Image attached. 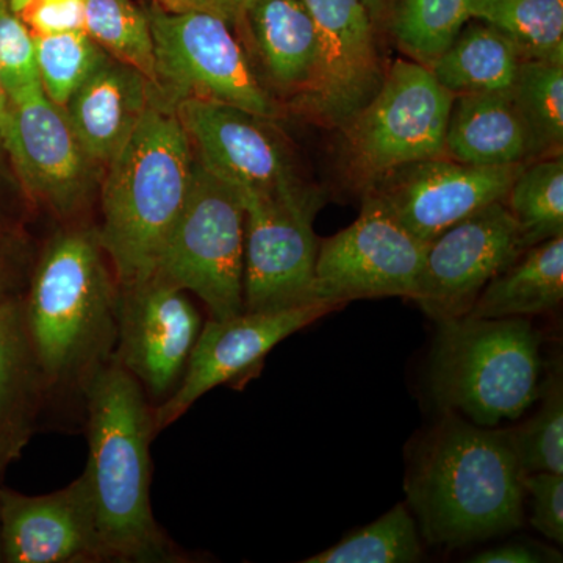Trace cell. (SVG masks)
<instances>
[{
  "label": "cell",
  "instance_id": "cell-1",
  "mask_svg": "<svg viewBox=\"0 0 563 563\" xmlns=\"http://www.w3.org/2000/svg\"><path fill=\"white\" fill-rule=\"evenodd\" d=\"M525 476L509 432L446 410L415 451L407 499L429 543L465 547L521 528Z\"/></svg>",
  "mask_w": 563,
  "mask_h": 563
},
{
  "label": "cell",
  "instance_id": "cell-2",
  "mask_svg": "<svg viewBox=\"0 0 563 563\" xmlns=\"http://www.w3.org/2000/svg\"><path fill=\"white\" fill-rule=\"evenodd\" d=\"M87 401L84 476L106 562H177L151 506L154 417L146 391L117 357L92 376Z\"/></svg>",
  "mask_w": 563,
  "mask_h": 563
},
{
  "label": "cell",
  "instance_id": "cell-3",
  "mask_svg": "<svg viewBox=\"0 0 563 563\" xmlns=\"http://www.w3.org/2000/svg\"><path fill=\"white\" fill-rule=\"evenodd\" d=\"M96 231L62 232L44 251L24 307L49 391L80 390L117 355L120 285Z\"/></svg>",
  "mask_w": 563,
  "mask_h": 563
},
{
  "label": "cell",
  "instance_id": "cell-4",
  "mask_svg": "<svg viewBox=\"0 0 563 563\" xmlns=\"http://www.w3.org/2000/svg\"><path fill=\"white\" fill-rule=\"evenodd\" d=\"M191 143L174 103L155 90L135 131L111 158L96 231L120 287L151 279L190 190Z\"/></svg>",
  "mask_w": 563,
  "mask_h": 563
},
{
  "label": "cell",
  "instance_id": "cell-5",
  "mask_svg": "<svg viewBox=\"0 0 563 563\" xmlns=\"http://www.w3.org/2000/svg\"><path fill=\"white\" fill-rule=\"evenodd\" d=\"M431 390L443 409L493 428L517 420L540 396V335L523 317L440 322Z\"/></svg>",
  "mask_w": 563,
  "mask_h": 563
},
{
  "label": "cell",
  "instance_id": "cell-6",
  "mask_svg": "<svg viewBox=\"0 0 563 563\" xmlns=\"http://www.w3.org/2000/svg\"><path fill=\"white\" fill-rule=\"evenodd\" d=\"M244 231L240 191L192 162L190 190L151 277L198 296L211 320L244 312Z\"/></svg>",
  "mask_w": 563,
  "mask_h": 563
},
{
  "label": "cell",
  "instance_id": "cell-7",
  "mask_svg": "<svg viewBox=\"0 0 563 563\" xmlns=\"http://www.w3.org/2000/svg\"><path fill=\"white\" fill-rule=\"evenodd\" d=\"M454 98L428 66L393 63L376 95L342 128L351 172L369 188L401 166L446 157Z\"/></svg>",
  "mask_w": 563,
  "mask_h": 563
},
{
  "label": "cell",
  "instance_id": "cell-8",
  "mask_svg": "<svg viewBox=\"0 0 563 563\" xmlns=\"http://www.w3.org/2000/svg\"><path fill=\"white\" fill-rule=\"evenodd\" d=\"M150 16L158 91L172 102L202 99L228 103L255 117L274 118L276 103L262 87L231 22L206 11Z\"/></svg>",
  "mask_w": 563,
  "mask_h": 563
},
{
  "label": "cell",
  "instance_id": "cell-9",
  "mask_svg": "<svg viewBox=\"0 0 563 563\" xmlns=\"http://www.w3.org/2000/svg\"><path fill=\"white\" fill-rule=\"evenodd\" d=\"M246 211L244 312H279L314 301L321 196L306 185L272 192L239 190Z\"/></svg>",
  "mask_w": 563,
  "mask_h": 563
},
{
  "label": "cell",
  "instance_id": "cell-10",
  "mask_svg": "<svg viewBox=\"0 0 563 563\" xmlns=\"http://www.w3.org/2000/svg\"><path fill=\"white\" fill-rule=\"evenodd\" d=\"M428 246L366 190L357 220L318 246L314 301L340 307L362 298L412 299Z\"/></svg>",
  "mask_w": 563,
  "mask_h": 563
},
{
  "label": "cell",
  "instance_id": "cell-11",
  "mask_svg": "<svg viewBox=\"0 0 563 563\" xmlns=\"http://www.w3.org/2000/svg\"><path fill=\"white\" fill-rule=\"evenodd\" d=\"M523 252L506 202L490 203L429 242L412 299L439 324L466 317L485 285Z\"/></svg>",
  "mask_w": 563,
  "mask_h": 563
},
{
  "label": "cell",
  "instance_id": "cell-12",
  "mask_svg": "<svg viewBox=\"0 0 563 563\" xmlns=\"http://www.w3.org/2000/svg\"><path fill=\"white\" fill-rule=\"evenodd\" d=\"M317 32L312 80L295 101L301 113L342 129L385 77L372 18L363 0H302Z\"/></svg>",
  "mask_w": 563,
  "mask_h": 563
},
{
  "label": "cell",
  "instance_id": "cell-13",
  "mask_svg": "<svg viewBox=\"0 0 563 563\" xmlns=\"http://www.w3.org/2000/svg\"><path fill=\"white\" fill-rule=\"evenodd\" d=\"M523 168L429 158L385 174L366 190L377 192L407 231L429 243L476 211L506 201Z\"/></svg>",
  "mask_w": 563,
  "mask_h": 563
},
{
  "label": "cell",
  "instance_id": "cell-14",
  "mask_svg": "<svg viewBox=\"0 0 563 563\" xmlns=\"http://www.w3.org/2000/svg\"><path fill=\"white\" fill-rule=\"evenodd\" d=\"M339 306L309 303L279 312H243L203 325L187 368L172 395L152 410L155 431L168 428L213 388L254 369L291 333L320 320Z\"/></svg>",
  "mask_w": 563,
  "mask_h": 563
},
{
  "label": "cell",
  "instance_id": "cell-15",
  "mask_svg": "<svg viewBox=\"0 0 563 563\" xmlns=\"http://www.w3.org/2000/svg\"><path fill=\"white\" fill-rule=\"evenodd\" d=\"M0 141L35 198L66 217L80 209L90 161L65 109L44 95L41 84L7 96Z\"/></svg>",
  "mask_w": 563,
  "mask_h": 563
},
{
  "label": "cell",
  "instance_id": "cell-16",
  "mask_svg": "<svg viewBox=\"0 0 563 563\" xmlns=\"http://www.w3.org/2000/svg\"><path fill=\"white\" fill-rule=\"evenodd\" d=\"M199 332L201 317L187 291L154 277L120 287L114 357L151 396L172 395Z\"/></svg>",
  "mask_w": 563,
  "mask_h": 563
},
{
  "label": "cell",
  "instance_id": "cell-17",
  "mask_svg": "<svg viewBox=\"0 0 563 563\" xmlns=\"http://www.w3.org/2000/svg\"><path fill=\"white\" fill-rule=\"evenodd\" d=\"M173 103L196 161L236 190L272 192L303 185L265 118L202 99Z\"/></svg>",
  "mask_w": 563,
  "mask_h": 563
},
{
  "label": "cell",
  "instance_id": "cell-18",
  "mask_svg": "<svg viewBox=\"0 0 563 563\" xmlns=\"http://www.w3.org/2000/svg\"><path fill=\"white\" fill-rule=\"evenodd\" d=\"M2 562H106L84 476L49 495L0 490Z\"/></svg>",
  "mask_w": 563,
  "mask_h": 563
},
{
  "label": "cell",
  "instance_id": "cell-19",
  "mask_svg": "<svg viewBox=\"0 0 563 563\" xmlns=\"http://www.w3.org/2000/svg\"><path fill=\"white\" fill-rule=\"evenodd\" d=\"M155 90L139 70L107 55L65 107L88 161L109 165L135 131Z\"/></svg>",
  "mask_w": 563,
  "mask_h": 563
},
{
  "label": "cell",
  "instance_id": "cell-20",
  "mask_svg": "<svg viewBox=\"0 0 563 563\" xmlns=\"http://www.w3.org/2000/svg\"><path fill=\"white\" fill-rule=\"evenodd\" d=\"M444 152L453 161L477 166L533 162L531 136L512 90L455 95Z\"/></svg>",
  "mask_w": 563,
  "mask_h": 563
},
{
  "label": "cell",
  "instance_id": "cell-21",
  "mask_svg": "<svg viewBox=\"0 0 563 563\" xmlns=\"http://www.w3.org/2000/svg\"><path fill=\"white\" fill-rule=\"evenodd\" d=\"M44 393H49L16 299L0 302V463L29 442Z\"/></svg>",
  "mask_w": 563,
  "mask_h": 563
},
{
  "label": "cell",
  "instance_id": "cell-22",
  "mask_svg": "<svg viewBox=\"0 0 563 563\" xmlns=\"http://www.w3.org/2000/svg\"><path fill=\"white\" fill-rule=\"evenodd\" d=\"M250 20L258 54L274 87L295 101L312 80L317 32L302 0H252Z\"/></svg>",
  "mask_w": 563,
  "mask_h": 563
},
{
  "label": "cell",
  "instance_id": "cell-23",
  "mask_svg": "<svg viewBox=\"0 0 563 563\" xmlns=\"http://www.w3.org/2000/svg\"><path fill=\"white\" fill-rule=\"evenodd\" d=\"M563 299V235L526 250L493 277L466 317L512 318L551 312Z\"/></svg>",
  "mask_w": 563,
  "mask_h": 563
},
{
  "label": "cell",
  "instance_id": "cell-24",
  "mask_svg": "<svg viewBox=\"0 0 563 563\" xmlns=\"http://www.w3.org/2000/svg\"><path fill=\"white\" fill-rule=\"evenodd\" d=\"M523 60L512 41L483 22L463 27L429 69L454 95L507 91Z\"/></svg>",
  "mask_w": 563,
  "mask_h": 563
},
{
  "label": "cell",
  "instance_id": "cell-25",
  "mask_svg": "<svg viewBox=\"0 0 563 563\" xmlns=\"http://www.w3.org/2000/svg\"><path fill=\"white\" fill-rule=\"evenodd\" d=\"M472 20L503 32L525 60L563 63V0H473Z\"/></svg>",
  "mask_w": 563,
  "mask_h": 563
},
{
  "label": "cell",
  "instance_id": "cell-26",
  "mask_svg": "<svg viewBox=\"0 0 563 563\" xmlns=\"http://www.w3.org/2000/svg\"><path fill=\"white\" fill-rule=\"evenodd\" d=\"M523 250L563 235V157L528 163L506 198Z\"/></svg>",
  "mask_w": 563,
  "mask_h": 563
},
{
  "label": "cell",
  "instance_id": "cell-27",
  "mask_svg": "<svg viewBox=\"0 0 563 563\" xmlns=\"http://www.w3.org/2000/svg\"><path fill=\"white\" fill-rule=\"evenodd\" d=\"M473 0H395L387 29L415 62L431 66L472 20Z\"/></svg>",
  "mask_w": 563,
  "mask_h": 563
},
{
  "label": "cell",
  "instance_id": "cell-28",
  "mask_svg": "<svg viewBox=\"0 0 563 563\" xmlns=\"http://www.w3.org/2000/svg\"><path fill=\"white\" fill-rule=\"evenodd\" d=\"M512 95L531 136L533 162L561 155L563 63L521 62Z\"/></svg>",
  "mask_w": 563,
  "mask_h": 563
},
{
  "label": "cell",
  "instance_id": "cell-29",
  "mask_svg": "<svg viewBox=\"0 0 563 563\" xmlns=\"http://www.w3.org/2000/svg\"><path fill=\"white\" fill-rule=\"evenodd\" d=\"M85 32L111 58L139 70L158 90L150 16L132 0H85Z\"/></svg>",
  "mask_w": 563,
  "mask_h": 563
},
{
  "label": "cell",
  "instance_id": "cell-30",
  "mask_svg": "<svg viewBox=\"0 0 563 563\" xmlns=\"http://www.w3.org/2000/svg\"><path fill=\"white\" fill-rule=\"evenodd\" d=\"M422 555L412 515L404 504L342 542L307 559V563H412Z\"/></svg>",
  "mask_w": 563,
  "mask_h": 563
},
{
  "label": "cell",
  "instance_id": "cell-31",
  "mask_svg": "<svg viewBox=\"0 0 563 563\" xmlns=\"http://www.w3.org/2000/svg\"><path fill=\"white\" fill-rule=\"evenodd\" d=\"M33 36L41 88L52 102L65 109L107 54L85 31Z\"/></svg>",
  "mask_w": 563,
  "mask_h": 563
},
{
  "label": "cell",
  "instance_id": "cell-32",
  "mask_svg": "<svg viewBox=\"0 0 563 563\" xmlns=\"http://www.w3.org/2000/svg\"><path fill=\"white\" fill-rule=\"evenodd\" d=\"M526 474H563V391L561 379H550L542 407L515 432H509Z\"/></svg>",
  "mask_w": 563,
  "mask_h": 563
},
{
  "label": "cell",
  "instance_id": "cell-33",
  "mask_svg": "<svg viewBox=\"0 0 563 563\" xmlns=\"http://www.w3.org/2000/svg\"><path fill=\"white\" fill-rule=\"evenodd\" d=\"M0 77L7 96L40 84L35 36L10 0H0Z\"/></svg>",
  "mask_w": 563,
  "mask_h": 563
},
{
  "label": "cell",
  "instance_id": "cell-34",
  "mask_svg": "<svg viewBox=\"0 0 563 563\" xmlns=\"http://www.w3.org/2000/svg\"><path fill=\"white\" fill-rule=\"evenodd\" d=\"M526 493L532 496L531 523L553 542L563 543V474L531 473L525 476Z\"/></svg>",
  "mask_w": 563,
  "mask_h": 563
},
{
  "label": "cell",
  "instance_id": "cell-35",
  "mask_svg": "<svg viewBox=\"0 0 563 563\" xmlns=\"http://www.w3.org/2000/svg\"><path fill=\"white\" fill-rule=\"evenodd\" d=\"M18 14L35 35L85 31V0H27Z\"/></svg>",
  "mask_w": 563,
  "mask_h": 563
},
{
  "label": "cell",
  "instance_id": "cell-36",
  "mask_svg": "<svg viewBox=\"0 0 563 563\" xmlns=\"http://www.w3.org/2000/svg\"><path fill=\"white\" fill-rule=\"evenodd\" d=\"M155 7L168 13H190V11H206L213 13L228 22H235L240 14L236 0H154Z\"/></svg>",
  "mask_w": 563,
  "mask_h": 563
},
{
  "label": "cell",
  "instance_id": "cell-37",
  "mask_svg": "<svg viewBox=\"0 0 563 563\" xmlns=\"http://www.w3.org/2000/svg\"><path fill=\"white\" fill-rule=\"evenodd\" d=\"M543 561H547V555L525 543H509L492 548L472 559L474 563H537Z\"/></svg>",
  "mask_w": 563,
  "mask_h": 563
},
{
  "label": "cell",
  "instance_id": "cell-38",
  "mask_svg": "<svg viewBox=\"0 0 563 563\" xmlns=\"http://www.w3.org/2000/svg\"><path fill=\"white\" fill-rule=\"evenodd\" d=\"M395 0H363L366 10H368L369 18H372L374 29L387 27L388 16Z\"/></svg>",
  "mask_w": 563,
  "mask_h": 563
},
{
  "label": "cell",
  "instance_id": "cell-39",
  "mask_svg": "<svg viewBox=\"0 0 563 563\" xmlns=\"http://www.w3.org/2000/svg\"><path fill=\"white\" fill-rule=\"evenodd\" d=\"M10 287L9 282H7L5 276H3V266L2 262H0V302L10 301Z\"/></svg>",
  "mask_w": 563,
  "mask_h": 563
},
{
  "label": "cell",
  "instance_id": "cell-40",
  "mask_svg": "<svg viewBox=\"0 0 563 563\" xmlns=\"http://www.w3.org/2000/svg\"><path fill=\"white\" fill-rule=\"evenodd\" d=\"M7 106V92L3 90L2 77H0V124H2L3 111Z\"/></svg>",
  "mask_w": 563,
  "mask_h": 563
},
{
  "label": "cell",
  "instance_id": "cell-41",
  "mask_svg": "<svg viewBox=\"0 0 563 563\" xmlns=\"http://www.w3.org/2000/svg\"><path fill=\"white\" fill-rule=\"evenodd\" d=\"M25 3H27V0H10L11 9L16 11V13L24 9Z\"/></svg>",
  "mask_w": 563,
  "mask_h": 563
},
{
  "label": "cell",
  "instance_id": "cell-42",
  "mask_svg": "<svg viewBox=\"0 0 563 563\" xmlns=\"http://www.w3.org/2000/svg\"><path fill=\"white\" fill-rule=\"evenodd\" d=\"M252 0H236V5H239L240 14H244V11H246L247 7L251 5Z\"/></svg>",
  "mask_w": 563,
  "mask_h": 563
},
{
  "label": "cell",
  "instance_id": "cell-43",
  "mask_svg": "<svg viewBox=\"0 0 563 563\" xmlns=\"http://www.w3.org/2000/svg\"><path fill=\"white\" fill-rule=\"evenodd\" d=\"M3 468H5V466L0 463V473H2ZM0 562H2V542H0Z\"/></svg>",
  "mask_w": 563,
  "mask_h": 563
}]
</instances>
